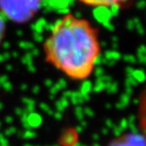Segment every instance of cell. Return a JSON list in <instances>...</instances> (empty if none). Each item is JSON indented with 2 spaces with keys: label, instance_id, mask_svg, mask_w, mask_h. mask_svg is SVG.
<instances>
[{
  "label": "cell",
  "instance_id": "cell-1",
  "mask_svg": "<svg viewBox=\"0 0 146 146\" xmlns=\"http://www.w3.org/2000/svg\"><path fill=\"white\" fill-rule=\"evenodd\" d=\"M45 61L71 80L88 79L101 53L98 30L85 18L66 13L42 44Z\"/></svg>",
  "mask_w": 146,
  "mask_h": 146
},
{
  "label": "cell",
  "instance_id": "cell-2",
  "mask_svg": "<svg viewBox=\"0 0 146 146\" xmlns=\"http://www.w3.org/2000/svg\"><path fill=\"white\" fill-rule=\"evenodd\" d=\"M42 0H0V11L15 23H26L38 12Z\"/></svg>",
  "mask_w": 146,
  "mask_h": 146
},
{
  "label": "cell",
  "instance_id": "cell-3",
  "mask_svg": "<svg viewBox=\"0 0 146 146\" xmlns=\"http://www.w3.org/2000/svg\"><path fill=\"white\" fill-rule=\"evenodd\" d=\"M108 146H146L145 139L139 138L137 135L129 136H123L119 139H116L111 142Z\"/></svg>",
  "mask_w": 146,
  "mask_h": 146
},
{
  "label": "cell",
  "instance_id": "cell-4",
  "mask_svg": "<svg viewBox=\"0 0 146 146\" xmlns=\"http://www.w3.org/2000/svg\"><path fill=\"white\" fill-rule=\"evenodd\" d=\"M139 124L141 136L146 141V85L142 90L139 104Z\"/></svg>",
  "mask_w": 146,
  "mask_h": 146
},
{
  "label": "cell",
  "instance_id": "cell-5",
  "mask_svg": "<svg viewBox=\"0 0 146 146\" xmlns=\"http://www.w3.org/2000/svg\"><path fill=\"white\" fill-rule=\"evenodd\" d=\"M82 4L90 7H104V8H110V7H118L123 4H125L129 0H77Z\"/></svg>",
  "mask_w": 146,
  "mask_h": 146
},
{
  "label": "cell",
  "instance_id": "cell-6",
  "mask_svg": "<svg viewBox=\"0 0 146 146\" xmlns=\"http://www.w3.org/2000/svg\"><path fill=\"white\" fill-rule=\"evenodd\" d=\"M4 33H5V23L3 21L2 17L0 16V43H1L3 37H4Z\"/></svg>",
  "mask_w": 146,
  "mask_h": 146
}]
</instances>
